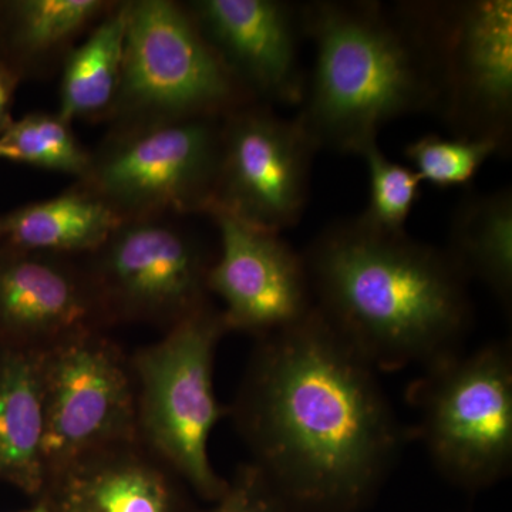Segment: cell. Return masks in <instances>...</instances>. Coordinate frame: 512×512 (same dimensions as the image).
<instances>
[{
	"label": "cell",
	"mask_w": 512,
	"mask_h": 512,
	"mask_svg": "<svg viewBox=\"0 0 512 512\" xmlns=\"http://www.w3.org/2000/svg\"><path fill=\"white\" fill-rule=\"evenodd\" d=\"M113 2L104 0H23L13 3V36L20 53L28 59L52 62L72 50L84 29L97 22Z\"/></svg>",
	"instance_id": "cell-20"
},
{
	"label": "cell",
	"mask_w": 512,
	"mask_h": 512,
	"mask_svg": "<svg viewBox=\"0 0 512 512\" xmlns=\"http://www.w3.org/2000/svg\"><path fill=\"white\" fill-rule=\"evenodd\" d=\"M429 52L439 111L454 136L503 151L512 123V2L412 5Z\"/></svg>",
	"instance_id": "cell-7"
},
{
	"label": "cell",
	"mask_w": 512,
	"mask_h": 512,
	"mask_svg": "<svg viewBox=\"0 0 512 512\" xmlns=\"http://www.w3.org/2000/svg\"><path fill=\"white\" fill-rule=\"evenodd\" d=\"M221 254L212 262L208 291L224 302L228 332L271 335L315 308L305 259L276 232L214 215Z\"/></svg>",
	"instance_id": "cell-12"
},
{
	"label": "cell",
	"mask_w": 512,
	"mask_h": 512,
	"mask_svg": "<svg viewBox=\"0 0 512 512\" xmlns=\"http://www.w3.org/2000/svg\"><path fill=\"white\" fill-rule=\"evenodd\" d=\"M109 326L82 256L0 248V348L43 352Z\"/></svg>",
	"instance_id": "cell-13"
},
{
	"label": "cell",
	"mask_w": 512,
	"mask_h": 512,
	"mask_svg": "<svg viewBox=\"0 0 512 512\" xmlns=\"http://www.w3.org/2000/svg\"><path fill=\"white\" fill-rule=\"evenodd\" d=\"M303 259L315 308L375 369L460 352L473 319L467 279L441 249L356 217L323 229Z\"/></svg>",
	"instance_id": "cell-2"
},
{
	"label": "cell",
	"mask_w": 512,
	"mask_h": 512,
	"mask_svg": "<svg viewBox=\"0 0 512 512\" xmlns=\"http://www.w3.org/2000/svg\"><path fill=\"white\" fill-rule=\"evenodd\" d=\"M420 433L434 466L454 483L483 487L512 464V352L491 343L427 366L414 384Z\"/></svg>",
	"instance_id": "cell-6"
},
{
	"label": "cell",
	"mask_w": 512,
	"mask_h": 512,
	"mask_svg": "<svg viewBox=\"0 0 512 512\" xmlns=\"http://www.w3.org/2000/svg\"><path fill=\"white\" fill-rule=\"evenodd\" d=\"M127 2L114 3L83 45L63 60L60 104L64 120L109 119L123 74Z\"/></svg>",
	"instance_id": "cell-19"
},
{
	"label": "cell",
	"mask_w": 512,
	"mask_h": 512,
	"mask_svg": "<svg viewBox=\"0 0 512 512\" xmlns=\"http://www.w3.org/2000/svg\"><path fill=\"white\" fill-rule=\"evenodd\" d=\"M215 503L207 512H286L285 504L251 463L239 467Z\"/></svg>",
	"instance_id": "cell-24"
},
{
	"label": "cell",
	"mask_w": 512,
	"mask_h": 512,
	"mask_svg": "<svg viewBox=\"0 0 512 512\" xmlns=\"http://www.w3.org/2000/svg\"><path fill=\"white\" fill-rule=\"evenodd\" d=\"M22 512H55L52 510V508L49 507V505H46L43 503V501L36 500V504L33 505L30 510L22 511Z\"/></svg>",
	"instance_id": "cell-26"
},
{
	"label": "cell",
	"mask_w": 512,
	"mask_h": 512,
	"mask_svg": "<svg viewBox=\"0 0 512 512\" xmlns=\"http://www.w3.org/2000/svg\"><path fill=\"white\" fill-rule=\"evenodd\" d=\"M393 16L382 3L312 2L299 25L315 64L295 117L316 151L357 154L383 126L436 110L430 56L412 6Z\"/></svg>",
	"instance_id": "cell-3"
},
{
	"label": "cell",
	"mask_w": 512,
	"mask_h": 512,
	"mask_svg": "<svg viewBox=\"0 0 512 512\" xmlns=\"http://www.w3.org/2000/svg\"><path fill=\"white\" fill-rule=\"evenodd\" d=\"M18 86V73L5 62H0V136L10 126V106Z\"/></svg>",
	"instance_id": "cell-25"
},
{
	"label": "cell",
	"mask_w": 512,
	"mask_h": 512,
	"mask_svg": "<svg viewBox=\"0 0 512 512\" xmlns=\"http://www.w3.org/2000/svg\"><path fill=\"white\" fill-rule=\"evenodd\" d=\"M184 481L140 439L90 451L47 474L55 512H187Z\"/></svg>",
	"instance_id": "cell-15"
},
{
	"label": "cell",
	"mask_w": 512,
	"mask_h": 512,
	"mask_svg": "<svg viewBox=\"0 0 512 512\" xmlns=\"http://www.w3.org/2000/svg\"><path fill=\"white\" fill-rule=\"evenodd\" d=\"M0 146L12 153V161L73 175L86 174L92 153L74 134L72 123L59 113H32L12 121L0 136Z\"/></svg>",
	"instance_id": "cell-21"
},
{
	"label": "cell",
	"mask_w": 512,
	"mask_h": 512,
	"mask_svg": "<svg viewBox=\"0 0 512 512\" xmlns=\"http://www.w3.org/2000/svg\"><path fill=\"white\" fill-rule=\"evenodd\" d=\"M296 119L251 103L222 119L221 158L210 210L281 234L305 211L315 153Z\"/></svg>",
	"instance_id": "cell-11"
},
{
	"label": "cell",
	"mask_w": 512,
	"mask_h": 512,
	"mask_svg": "<svg viewBox=\"0 0 512 512\" xmlns=\"http://www.w3.org/2000/svg\"><path fill=\"white\" fill-rule=\"evenodd\" d=\"M120 222L123 220L109 205L74 185L57 197L0 215V248L89 255Z\"/></svg>",
	"instance_id": "cell-17"
},
{
	"label": "cell",
	"mask_w": 512,
	"mask_h": 512,
	"mask_svg": "<svg viewBox=\"0 0 512 512\" xmlns=\"http://www.w3.org/2000/svg\"><path fill=\"white\" fill-rule=\"evenodd\" d=\"M228 414L279 500L308 510L362 503L403 440L375 367L316 308L258 338Z\"/></svg>",
	"instance_id": "cell-1"
},
{
	"label": "cell",
	"mask_w": 512,
	"mask_h": 512,
	"mask_svg": "<svg viewBox=\"0 0 512 512\" xmlns=\"http://www.w3.org/2000/svg\"><path fill=\"white\" fill-rule=\"evenodd\" d=\"M188 10L252 99L299 106L306 79L298 59L299 16L279 0H197Z\"/></svg>",
	"instance_id": "cell-14"
},
{
	"label": "cell",
	"mask_w": 512,
	"mask_h": 512,
	"mask_svg": "<svg viewBox=\"0 0 512 512\" xmlns=\"http://www.w3.org/2000/svg\"><path fill=\"white\" fill-rule=\"evenodd\" d=\"M117 133L92 153L76 185L123 221L210 210L222 119L171 121Z\"/></svg>",
	"instance_id": "cell-8"
},
{
	"label": "cell",
	"mask_w": 512,
	"mask_h": 512,
	"mask_svg": "<svg viewBox=\"0 0 512 512\" xmlns=\"http://www.w3.org/2000/svg\"><path fill=\"white\" fill-rule=\"evenodd\" d=\"M225 333L222 312L208 303L130 357L138 439L185 484L212 501L228 487L208 456L212 430L228 416V407L218 403L212 379L215 352Z\"/></svg>",
	"instance_id": "cell-4"
},
{
	"label": "cell",
	"mask_w": 512,
	"mask_h": 512,
	"mask_svg": "<svg viewBox=\"0 0 512 512\" xmlns=\"http://www.w3.org/2000/svg\"><path fill=\"white\" fill-rule=\"evenodd\" d=\"M46 477L40 352L0 348V480L36 500Z\"/></svg>",
	"instance_id": "cell-16"
},
{
	"label": "cell",
	"mask_w": 512,
	"mask_h": 512,
	"mask_svg": "<svg viewBox=\"0 0 512 512\" xmlns=\"http://www.w3.org/2000/svg\"><path fill=\"white\" fill-rule=\"evenodd\" d=\"M448 258L467 279L483 282L503 305L512 296L510 188L463 198L448 232Z\"/></svg>",
	"instance_id": "cell-18"
},
{
	"label": "cell",
	"mask_w": 512,
	"mask_h": 512,
	"mask_svg": "<svg viewBox=\"0 0 512 512\" xmlns=\"http://www.w3.org/2000/svg\"><path fill=\"white\" fill-rule=\"evenodd\" d=\"M500 151V144L490 138L424 136L404 148V156L421 183L450 188L470 183L485 161Z\"/></svg>",
	"instance_id": "cell-22"
},
{
	"label": "cell",
	"mask_w": 512,
	"mask_h": 512,
	"mask_svg": "<svg viewBox=\"0 0 512 512\" xmlns=\"http://www.w3.org/2000/svg\"><path fill=\"white\" fill-rule=\"evenodd\" d=\"M0 160H13L12 153H10L8 148L0 146Z\"/></svg>",
	"instance_id": "cell-27"
},
{
	"label": "cell",
	"mask_w": 512,
	"mask_h": 512,
	"mask_svg": "<svg viewBox=\"0 0 512 512\" xmlns=\"http://www.w3.org/2000/svg\"><path fill=\"white\" fill-rule=\"evenodd\" d=\"M40 370L47 474L90 451L138 439L130 357L106 330L77 333L43 350Z\"/></svg>",
	"instance_id": "cell-10"
},
{
	"label": "cell",
	"mask_w": 512,
	"mask_h": 512,
	"mask_svg": "<svg viewBox=\"0 0 512 512\" xmlns=\"http://www.w3.org/2000/svg\"><path fill=\"white\" fill-rule=\"evenodd\" d=\"M251 103L187 6L127 2L123 74L109 117L117 128L224 119Z\"/></svg>",
	"instance_id": "cell-5"
},
{
	"label": "cell",
	"mask_w": 512,
	"mask_h": 512,
	"mask_svg": "<svg viewBox=\"0 0 512 512\" xmlns=\"http://www.w3.org/2000/svg\"><path fill=\"white\" fill-rule=\"evenodd\" d=\"M365 160L370 180L369 205L359 220L383 232H406L414 204L420 197L421 180L412 168L393 163L377 143L359 154Z\"/></svg>",
	"instance_id": "cell-23"
},
{
	"label": "cell",
	"mask_w": 512,
	"mask_h": 512,
	"mask_svg": "<svg viewBox=\"0 0 512 512\" xmlns=\"http://www.w3.org/2000/svg\"><path fill=\"white\" fill-rule=\"evenodd\" d=\"M82 258L110 326L168 330L210 303V256L192 232L165 217L120 222Z\"/></svg>",
	"instance_id": "cell-9"
}]
</instances>
